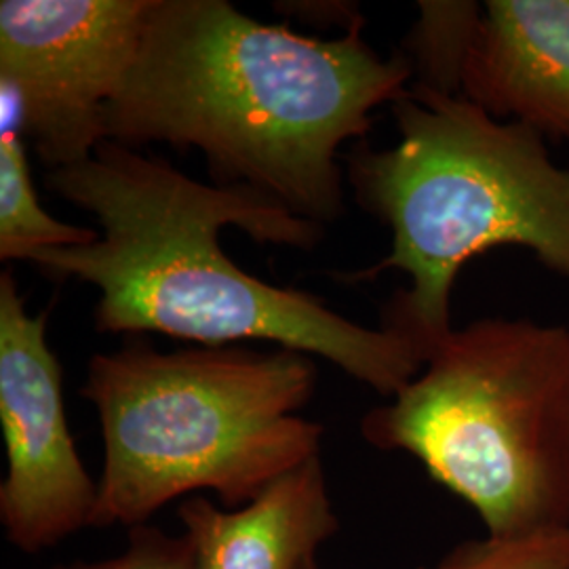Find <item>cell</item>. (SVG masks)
<instances>
[{
    "label": "cell",
    "instance_id": "1",
    "mask_svg": "<svg viewBox=\"0 0 569 569\" xmlns=\"http://www.w3.org/2000/svg\"><path fill=\"white\" fill-rule=\"evenodd\" d=\"M47 188L93 213L100 239L41 249L28 262L53 279L98 287V331H154L199 346L272 342L327 359L390 399L427 366L430 350L406 331L357 326L315 296L266 283L226 256L224 226L258 243L306 251L323 239V226L249 186L197 182L164 159L106 140L89 161L49 171Z\"/></svg>",
    "mask_w": 569,
    "mask_h": 569
},
{
    "label": "cell",
    "instance_id": "2",
    "mask_svg": "<svg viewBox=\"0 0 569 569\" xmlns=\"http://www.w3.org/2000/svg\"><path fill=\"white\" fill-rule=\"evenodd\" d=\"M411 77L406 53L385 60L367 44L361 16L323 41L226 0H150L136 61L106 106V140L199 148L216 183L326 226L345 207L340 148Z\"/></svg>",
    "mask_w": 569,
    "mask_h": 569
},
{
    "label": "cell",
    "instance_id": "3",
    "mask_svg": "<svg viewBox=\"0 0 569 569\" xmlns=\"http://www.w3.org/2000/svg\"><path fill=\"white\" fill-rule=\"evenodd\" d=\"M315 387L312 357L287 348L161 352L129 336L91 357L81 395L103 437L93 528H138L203 489L230 509L253 502L319 456L323 427L298 416Z\"/></svg>",
    "mask_w": 569,
    "mask_h": 569
},
{
    "label": "cell",
    "instance_id": "4",
    "mask_svg": "<svg viewBox=\"0 0 569 569\" xmlns=\"http://www.w3.org/2000/svg\"><path fill=\"white\" fill-rule=\"evenodd\" d=\"M392 114L397 146L359 143L348 154L357 203L392 232L387 258L350 281L387 270L411 277L390 300L387 326L432 350L451 331L460 268L496 247H526L569 279V171L550 161L540 131L420 82Z\"/></svg>",
    "mask_w": 569,
    "mask_h": 569
},
{
    "label": "cell",
    "instance_id": "5",
    "mask_svg": "<svg viewBox=\"0 0 569 569\" xmlns=\"http://www.w3.org/2000/svg\"><path fill=\"white\" fill-rule=\"evenodd\" d=\"M407 451L493 538L569 528V329L483 319L451 329L392 403L361 420Z\"/></svg>",
    "mask_w": 569,
    "mask_h": 569
},
{
    "label": "cell",
    "instance_id": "6",
    "mask_svg": "<svg viewBox=\"0 0 569 569\" xmlns=\"http://www.w3.org/2000/svg\"><path fill=\"white\" fill-rule=\"evenodd\" d=\"M150 0H2V114L49 171L106 142V106L131 70Z\"/></svg>",
    "mask_w": 569,
    "mask_h": 569
},
{
    "label": "cell",
    "instance_id": "7",
    "mask_svg": "<svg viewBox=\"0 0 569 569\" xmlns=\"http://www.w3.org/2000/svg\"><path fill=\"white\" fill-rule=\"evenodd\" d=\"M0 425L7 446L0 523L7 540L34 555L93 528L98 483L68 428L60 361L47 345V312L26 310L9 272L0 277Z\"/></svg>",
    "mask_w": 569,
    "mask_h": 569
},
{
    "label": "cell",
    "instance_id": "8",
    "mask_svg": "<svg viewBox=\"0 0 569 569\" xmlns=\"http://www.w3.org/2000/svg\"><path fill=\"white\" fill-rule=\"evenodd\" d=\"M460 96L493 119L569 142V0H489L468 37Z\"/></svg>",
    "mask_w": 569,
    "mask_h": 569
},
{
    "label": "cell",
    "instance_id": "9",
    "mask_svg": "<svg viewBox=\"0 0 569 569\" xmlns=\"http://www.w3.org/2000/svg\"><path fill=\"white\" fill-rule=\"evenodd\" d=\"M180 519L194 569H300L340 529L319 456L241 509L190 496Z\"/></svg>",
    "mask_w": 569,
    "mask_h": 569
},
{
    "label": "cell",
    "instance_id": "10",
    "mask_svg": "<svg viewBox=\"0 0 569 569\" xmlns=\"http://www.w3.org/2000/svg\"><path fill=\"white\" fill-rule=\"evenodd\" d=\"M93 228L66 224L51 218L37 197L20 129L2 114L0 133V258L28 260L34 251L51 247L96 243Z\"/></svg>",
    "mask_w": 569,
    "mask_h": 569
},
{
    "label": "cell",
    "instance_id": "11",
    "mask_svg": "<svg viewBox=\"0 0 569 569\" xmlns=\"http://www.w3.org/2000/svg\"><path fill=\"white\" fill-rule=\"evenodd\" d=\"M420 13L407 41L416 82L460 96V66L481 9L475 2H420Z\"/></svg>",
    "mask_w": 569,
    "mask_h": 569
},
{
    "label": "cell",
    "instance_id": "12",
    "mask_svg": "<svg viewBox=\"0 0 569 569\" xmlns=\"http://www.w3.org/2000/svg\"><path fill=\"white\" fill-rule=\"evenodd\" d=\"M437 569H569V528L526 538L468 540Z\"/></svg>",
    "mask_w": 569,
    "mask_h": 569
},
{
    "label": "cell",
    "instance_id": "13",
    "mask_svg": "<svg viewBox=\"0 0 569 569\" xmlns=\"http://www.w3.org/2000/svg\"><path fill=\"white\" fill-rule=\"evenodd\" d=\"M53 569H194L192 545L182 536H169L161 529L131 528L127 549L106 561H72Z\"/></svg>",
    "mask_w": 569,
    "mask_h": 569
},
{
    "label": "cell",
    "instance_id": "14",
    "mask_svg": "<svg viewBox=\"0 0 569 569\" xmlns=\"http://www.w3.org/2000/svg\"><path fill=\"white\" fill-rule=\"evenodd\" d=\"M300 569H321L319 568V561H317V557H310V559H306L305 566Z\"/></svg>",
    "mask_w": 569,
    "mask_h": 569
}]
</instances>
